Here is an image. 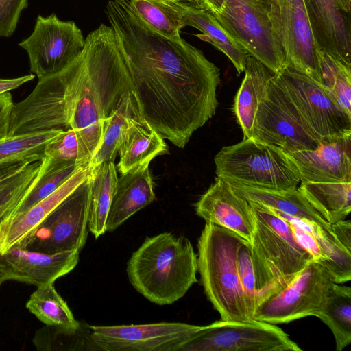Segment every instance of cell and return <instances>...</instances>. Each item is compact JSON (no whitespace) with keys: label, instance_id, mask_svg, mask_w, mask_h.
<instances>
[{"label":"cell","instance_id":"6da1fadb","mask_svg":"<svg viewBox=\"0 0 351 351\" xmlns=\"http://www.w3.org/2000/svg\"><path fill=\"white\" fill-rule=\"evenodd\" d=\"M106 14L128 65L143 119L163 138L184 148L216 112L220 70L185 40L152 29L129 0Z\"/></svg>","mask_w":351,"mask_h":351},{"label":"cell","instance_id":"7a4b0ae2","mask_svg":"<svg viewBox=\"0 0 351 351\" xmlns=\"http://www.w3.org/2000/svg\"><path fill=\"white\" fill-rule=\"evenodd\" d=\"M133 93L115 34L110 25L101 24L88 34L76 58L38 80L25 99L14 104L8 136L73 129L93 158L106 121Z\"/></svg>","mask_w":351,"mask_h":351},{"label":"cell","instance_id":"3957f363","mask_svg":"<svg viewBox=\"0 0 351 351\" xmlns=\"http://www.w3.org/2000/svg\"><path fill=\"white\" fill-rule=\"evenodd\" d=\"M126 271L132 287L149 302L171 304L197 281V255L186 237L163 232L145 239Z\"/></svg>","mask_w":351,"mask_h":351},{"label":"cell","instance_id":"277c9868","mask_svg":"<svg viewBox=\"0 0 351 351\" xmlns=\"http://www.w3.org/2000/svg\"><path fill=\"white\" fill-rule=\"evenodd\" d=\"M250 204L254 218L251 259L258 305L287 286L313 260L284 218L264 205Z\"/></svg>","mask_w":351,"mask_h":351},{"label":"cell","instance_id":"5b68a950","mask_svg":"<svg viewBox=\"0 0 351 351\" xmlns=\"http://www.w3.org/2000/svg\"><path fill=\"white\" fill-rule=\"evenodd\" d=\"M243 239L212 223H206L198 239L197 271L205 294L222 320H251L237 266Z\"/></svg>","mask_w":351,"mask_h":351},{"label":"cell","instance_id":"8992f818","mask_svg":"<svg viewBox=\"0 0 351 351\" xmlns=\"http://www.w3.org/2000/svg\"><path fill=\"white\" fill-rule=\"evenodd\" d=\"M214 162L217 178L230 184L282 190L300 183L299 171L288 154L252 137L223 147Z\"/></svg>","mask_w":351,"mask_h":351},{"label":"cell","instance_id":"52a82bcc","mask_svg":"<svg viewBox=\"0 0 351 351\" xmlns=\"http://www.w3.org/2000/svg\"><path fill=\"white\" fill-rule=\"evenodd\" d=\"M249 55L274 73L286 65L280 39L271 19L270 0H223L212 14Z\"/></svg>","mask_w":351,"mask_h":351},{"label":"cell","instance_id":"ba28073f","mask_svg":"<svg viewBox=\"0 0 351 351\" xmlns=\"http://www.w3.org/2000/svg\"><path fill=\"white\" fill-rule=\"evenodd\" d=\"M91 186L90 173L15 247L46 254L80 251L88 237Z\"/></svg>","mask_w":351,"mask_h":351},{"label":"cell","instance_id":"9c48e42d","mask_svg":"<svg viewBox=\"0 0 351 351\" xmlns=\"http://www.w3.org/2000/svg\"><path fill=\"white\" fill-rule=\"evenodd\" d=\"M252 138L287 154L313 150L320 144L274 75L258 107Z\"/></svg>","mask_w":351,"mask_h":351},{"label":"cell","instance_id":"30bf717a","mask_svg":"<svg viewBox=\"0 0 351 351\" xmlns=\"http://www.w3.org/2000/svg\"><path fill=\"white\" fill-rule=\"evenodd\" d=\"M335 284L326 267L311 261L287 286L260 302L252 319L277 324L315 316Z\"/></svg>","mask_w":351,"mask_h":351},{"label":"cell","instance_id":"8fae6325","mask_svg":"<svg viewBox=\"0 0 351 351\" xmlns=\"http://www.w3.org/2000/svg\"><path fill=\"white\" fill-rule=\"evenodd\" d=\"M274 78L319 141L351 134V117L321 83L287 66Z\"/></svg>","mask_w":351,"mask_h":351},{"label":"cell","instance_id":"7c38bea8","mask_svg":"<svg viewBox=\"0 0 351 351\" xmlns=\"http://www.w3.org/2000/svg\"><path fill=\"white\" fill-rule=\"evenodd\" d=\"M301 351L276 324L255 319L221 320L204 326L180 351Z\"/></svg>","mask_w":351,"mask_h":351},{"label":"cell","instance_id":"4fadbf2b","mask_svg":"<svg viewBox=\"0 0 351 351\" xmlns=\"http://www.w3.org/2000/svg\"><path fill=\"white\" fill-rule=\"evenodd\" d=\"M85 40L74 21H64L55 13L38 15L31 35L19 43L28 55L30 71L38 80L55 74L82 51Z\"/></svg>","mask_w":351,"mask_h":351},{"label":"cell","instance_id":"5bb4252c","mask_svg":"<svg viewBox=\"0 0 351 351\" xmlns=\"http://www.w3.org/2000/svg\"><path fill=\"white\" fill-rule=\"evenodd\" d=\"M91 341L106 351H180L204 326L181 322L90 326Z\"/></svg>","mask_w":351,"mask_h":351},{"label":"cell","instance_id":"9a60e30c","mask_svg":"<svg viewBox=\"0 0 351 351\" xmlns=\"http://www.w3.org/2000/svg\"><path fill=\"white\" fill-rule=\"evenodd\" d=\"M271 19L287 66L322 84L318 49L304 0H270Z\"/></svg>","mask_w":351,"mask_h":351},{"label":"cell","instance_id":"2e32d148","mask_svg":"<svg viewBox=\"0 0 351 351\" xmlns=\"http://www.w3.org/2000/svg\"><path fill=\"white\" fill-rule=\"evenodd\" d=\"M80 252L46 254L12 247L0 254V283L16 280L36 287L53 283L76 267Z\"/></svg>","mask_w":351,"mask_h":351},{"label":"cell","instance_id":"e0dca14e","mask_svg":"<svg viewBox=\"0 0 351 351\" xmlns=\"http://www.w3.org/2000/svg\"><path fill=\"white\" fill-rule=\"evenodd\" d=\"M300 182H351V134L320 141L313 150L288 154Z\"/></svg>","mask_w":351,"mask_h":351},{"label":"cell","instance_id":"ac0fdd59","mask_svg":"<svg viewBox=\"0 0 351 351\" xmlns=\"http://www.w3.org/2000/svg\"><path fill=\"white\" fill-rule=\"evenodd\" d=\"M195 207L196 214L206 223L218 225L251 242L254 218L250 202L226 181L216 178Z\"/></svg>","mask_w":351,"mask_h":351},{"label":"cell","instance_id":"d6986e66","mask_svg":"<svg viewBox=\"0 0 351 351\" xmlns=\"http://www.w3.org/2000/svg\"><path fill=\"white\" fill-rule=\"evenodd\" d=\"M319 51L351 67L350 13L337 0H304Z\"/></svg>","mask_w":351,"mask_h":351},{"label":"cell","instance_id":"ffe728a7","mask_svg":"<svg viewBox=\"0 0 351 351\" xmlns=\"http://www.w3.org/2000/svg\"><path fill=\"white\" fill-rule=\"evenodd\" d=\"M271 210L289 223L296 241L310 254L313 261L326 267L336 283L351 280V251L347 250L335 237L315 223Z\"/></svg>","mask_w":351,"mask_h":351},{"label":"cell","instance_id":"44dd1931","mask_svg":"<svg viewBox=\"0 0 351 351\" xmlns=\"http://www.w3.org/2000/svg\"><path fill=\"white\" fill-rule=\"evenodd\" d=\"M91 173L90 162L53 193L26 211L0 222V254L18 245Z\"/></svg>","mask_w":351,"mask_h":351},{"label":"cell","instance_id":"7402d4cb","mask_svg":"<svg viewBox=\"0 0 351 351\" xmlns=\"http://www.w3.org/2000/svg\"><path fill=\"white\" fill-rule=\"evenodd\" d=\"M156 199L149 164L136 167L117 178L106 230L113 232L136 212Z\"/></svg>","mask_w":351,"mask_h":351},{"label":"cell","instance_id":"603a6c76","mask_svg":"<svg viewBox=\"0 0 351 351\" xmlns=\"http://www.w3.org/2000/svg\"><path fill=\"white\" fill-rule=\"evenodd\" d=\"M230 185L237 194L247 202L258 203L288 216L315 223L325 232L335 237L332 225L311 205L298 187L272 190Z\"/></svg>","mask_w":351,"mask_h":351},{"label":"cell","instance_id":"cb8c5ba5","mask_svg":"<svg viewBox=\"0 0 351 351\" xmlns=\"http://www.w3.org/2000/svg\"><path fill=\"white\" fill-rule=\"evenodd\" d=\"M245 76L234 97L232 112L240 125L243 138H251L256 113L274 73L248 55Z\"/></svg>","mask_w":351,"mask_h":351},{"label":"cell","instance_id":"d4e9b609","mask_svg":"<svg viewBox=\"0 0 351 351\" xmlns=\"http://www.w3.org/2000/svg\"><path fill=\"white\" fill-rule=\"evenodd\" d=\"M182 23L202 32L197 36L208 42L231 61L238 75L245 71L247 52L208 11L184 3Z\"/></svg>","mask_w":351,"mask_h":351},{"label":"cell","instance_id":"484cf974","mask_svg":"<svg viewBox=\"0 0 351 351\" xmlns=\"http://www.w3.org/2000/svg\"><path fill=\"white\" fill-rule=\"evenodd\" d=\"M118 153L119 172L149 164L156 156L168 153V147L160 134L146 121L132 124L121 142Z\"/></svg>","mask_w":351,"mask_h":351},{"label":"cell","instance_id":"4316f807","mask_svg":"<svg viewBox=\"0 0 351 351\" xmlns=\"http://www.w3.org/2000/svg\"><path fill=\"white\" fill-rule=\"evenodd\" d=\"M145 121L141 114L136 93L127 96L106 121L100 145L90 160V167L114 161L119 146L134 123Z\"/></svg>","mask_w":351,"mask_h":351},{"label":"cell","instance_id":"83f0119b","mask_svg":"<svg viewBox=\"0 0 351 351\" xmlns=\"http://www.w3.org/2000/svg\"><path fill=\"white\" fill-rule=\"evenodd\" d=\"M300 192L330 224L344 220L351 211V182H300Z\"/></svg>","mask_w":351,"mask_h":351},{"label":"cell","instance_id":"f1b7e54d","mask_svg":"<svg viewBox=\"0 0 351 351\" xmlns=\"http://www.w3.org/2000/svg\"><path fill=\"white\" fill-rule=\"evenodd\" d=\"M114 161L91 167V197L88 230L95 239L104 234L112 195L117 180Z\"/></svg>","mask_w":351,"mask_h":351},{"label":"cell","instance_id":"f546056e","mask_svg":"<svg viewBox=\"0 0 351 351\" xmlns=\"http://www.w3.org/2000/svg\"><path fill=\"white\" fill-rule=\"evenodd\" d=\"M315 316L331 330L337 351L348 346L351 343L350 287L335 283Z\"/></svg>","mask_w":351,"mask_h":351},{"label":"cell","instance_id":"4dcf8cb0","mask_svg":"<svg viewBox=\"0 0 351 351\" xmlns=\"http://www.w3.org/2000/svg\"><path fill=\"white\" fill-rule=\"evenodd\" d=\"M139 18L152 29L165 36L180 39L183 2L171 0H129Z\"/></svg>","mask_w":351,"mask_h":351},{"label":"cell","instance_id":"1f68e13d","mask_svg":"<svg viewBox=\"0 0 351 351\" xmlns=\"http://www.w3.org/2000/svg\"><path fill=\"white\" fill-rule=\"evenodd\" d=\"M26 308L45 325L72 332L80 329V322L56 290L53 283L37 287L27 302Z\"/></svg>","mask_w":351,"mask_h":351},{"label":"cell","instance_id":"d6a6232c","mask_svg":"<svg viewBox=\"0 0 351 351\" xmlns=\"http://www.w3.org/2000/svg\"><path fill=\"white\" fill-rule=\"evenodd\" d=\"M42 174L32 191L5 219L21 214L53 193L78 169L90 162L57 160L44 156ZM3 221V220H2Z\"/></svg>","mask_w":351,"mask_h":351},{"label":"cell","instance_id":"836d02e7","mask_svg":"<svg viewBox=\"0 0 351 351\" xmlns=\"http://www.w3.org/2000/svg\"><path fill=\"white\" fill-rule=\"evenodd\" d=\"M64 130H50L15 136L0 141V163L15 160H41L47 145Z\"/></svg>","mask_w":351,"mask_h":351},{"label":"cell","instance_id":"e575fe53","mask_svg":"<svg viewBox=\"0 0 351 351\" xmlns=\"http://www.w3.org/2000/svg\"><path fill=\"white\" fill-rule=\"evenodd\" d=\"M318 53L322 84L351 117V67L324 52Z\"/></svg>","mask_w":351,"mask_h":351},{"label":"cell","instance_id":"d590c367","mask_svg":"<svg viewBox=\"0 0 351 351\" xmlns=\"http://www.w3.org/2000/svg\"><path fill=\"white\" fill-rule=\"evenodd\" d=\"M43 169L42 160L34 161L20 173L0 184V222L29 194L39 180Z\"/></svg>","mask_w":351,"mask_h":351},{"label":"cell","instance_id":"8d00e7d4","mask_svg":"<svg viewBox=\"0 0 351 351\" xmlns=\"http://www.w3.org/2000/svg\"><path fill=\"white\" fill-rule=\"evenodd\" d=\"M45 156L57 160L90 162L92 156L73 129L64 130L49 142L45 149Z\"/></svg>","mask_w":351,"mask_h":351},{"label":"cell","instance_id":"74e56055","mask_svg":"<svg viewBox=\"0 0 351 351\" xmlns=\"http://www.w3.org/2000/svg\"><path fill=\"white\" fill-rule=\"evenodd\" d=\"M237 266L244 295L247 312L250 319L257 305L255 278L251 259L250 243L243 239L237 254Z\"/></svg>","mask_w":351,"mask_h":351},{"label":"cell","instance_id":"f35d334b","mask_svg":"<svg viewBox=\"0 0 351 351\" xmlns=\"http://www.w3.org/2000/svg\"><path fill=\"white\" fill-rule=\"evenodd\" d=\"M28 0H0V37H10L15 32Z\"/></svg>","mask_w":351,"mask_h":351},{"label":"cell","instance_id":"ab89813d","mask_svg":"<svg viewBox=\"0 0 351 351\" xmlns=\"http://www.w3.org/2000/svg\"><path fill=\"white\" fill-rule=\"evenodd\" d=\"M34 161L22 159L0 163V184L20 173Z\"/></svg>","mask_w":351,"mask_h":351},{"label":"cell","instance_id":"60d3db41","mask_svg":"<svg viewBox=\"0 0 351 351\" xmlns=\"http://www.w3.org/2000/svg\"><path fill=\"white\" fill-rule=\"evenodd\" d=\"M332 225L333 232L338 241L349 251H351V223L350 220H342Z\"/></svg>","mask_w":351,"mask_h":351},{"label":"cell","instance_id":"b9f144b4","mask_svg":"<svg viewBox=\"0 0 351 351\" xmlns=\"http://www.w3.org/2000/svg\"><path fill=\"white\" fill-rule=\"evenodd\" d=\"M35 75L30 74L12 79H0V95L16 89L21 85L34 80Z\"/></svg>","mask_w":351,"mask_h":351},{"label":"cell","instance_id":"7bdbcfd3","mask_svg":"<svg viewBox=\"0 0 351 351\" xmlns=\"http://www.w3.org/2000/svg\"><path fill=\"white\" fill-rule=\"evenodd\" d=\"M189 5L198 9L210 12V8L207 0H189Z\"/></svg>","mask_w":351,"mask_h":351},{"label":"cell","instance_id":"ee69618b","mask_svg":"<svg viewBox=\"0 0 351 351\" xmlns=\"http://www.w3.org/2000/svg\"><path fill=\"white\" fill-rule=\"evenodd\" d=\"M207 1L210 5L211 14L219 12L222 9L223 0H207Z\"/></svg>","mask_w":351,"mask_h":351},{"label":"cell","instance_id":"f6af8a7d","mask_svg":"<svg viewBox=\"0 0 351 351\" xmlns=\"http://www.w3.org/2000/svg\"><path fill=\"white\" fill-rule=\"evenodd\" d=\"M341 8L348 13L350 12L351 0H337Z\"/></svg>","mask_w":351,"mask_h":351},{"label":"cell","instance_id":"bcb514c9","mask_svg":"<svg viewBox=\"0 0 351 351\" xmlns=\"http://www.w3.org/2000/svg\"><path fill=\"white\" fill-rule=\"evenodd\" d=\"M171 1H180V2H183V3L189 5V0H171Z\"/></svg>","mask_w":351,"mask_h":351},{"label":"cell","instance_id":"7dc6e473","mask_svg":"<svg viewBox=\"0 0 351 351\" xmlns=\"http://www.w3.org/2000/svg\"><path fill=\"white\" fill-rule=\"evenodd\" d=\"M1 284L0 283V287H1Z\"/></svg>","mask_w":351,"mask_h":351}]
</instances>
